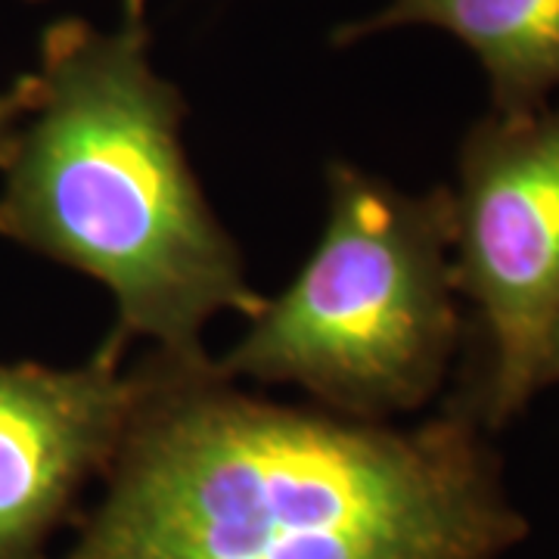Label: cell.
Listing matches in <instances>:
<instances>
[{
	"mask_svg": "<svg viewBox=\"0 0 559 559\" xmlns=\"http://www.w3.org/2000/svg\"><path fill=\"white\" fill-rule=\"evenodd\" d=\"M103 495L60 559H507L532 525L454 407L367 423L150 352Z\"/></svg>",
	"mask_w": 559,
	"mask_h": 559,
	"instance_id": "1",
	"label": "cell"
},
{
	"mask_svg": "<svg viewBox=\"0 0 559 559\" xmlns=\"http://www.w3.org/2000/svg\"><path fill=\"white\" fill-rule=\"evenodd\" d=\"M32 84L0 168V237L100 280L112 342L202 358V330L221 311L252 318L264 296L187 162L183 97L153 72L146 32L53 22Z\"/></svg>",
	"mask_w": 559,
	"mask_h": 559,
	"instance_id": "2",
	"label": "cell"
},
{
	"mask_svg": "<svg viewBox=\"0 0 559 559\" xmlns=\"http://www.w3.org/2000/svg\"><path fill=\"white\" fill-rule=\"evenodd\" d=\"M451 190L404 193L336 162L326 224L277 299L218 358L230 380L299 385L318 407L367 423L417 414L451 380L463 305L451 267Z\"/></svg>",
	"mask_w": 559,
	"mask_h": 559,
	"instance_id": "3",
	"label": "cell"
},
{
	"mask_svg": "<svg viewBox=\"0 0 559 559\" xmlns=\"http://www.w3.org/2000/svg\"><path fill=\"white\" fill-rule=\"evenodd\" d=\"M448 190L463 348L444 407L495 436L540 395L559 320V103L481 116L460 140Z\"/></svg>",
	"mask_w": 559,
	"mask_h": 559,
	"instance_id": "4",
	"label": "cell"
},
{
	"mask_svg": "<svg viewBox=\"0 0 559 559\" xmlns=\"http://www.w3.org/2000/svg\"><path fill=\"white\" fill-rule=\"evenodd\" d=\"M140 392V364L124 370L112 340L69 370L0 364V559H47L81 491L106 476Z\"/></svg>",
	"mask_w": 559,
	"mask_h": 559,
	"instance_id": "5",
	"label": "cell"
},
{
	"mask_svg": "<svg viewBox=\"0 0 559 559\" xmlns=\"http://www.w3.org/2000/svg\"><path fill=\"white\" fill-rule=\"evenodd\" d=\"M401 25L454 35L479 60L498 116H532L559 94V0H392L340 28L336 44Z\"/></svg>",
	"mask_w": 559,
	"mask_h": 559,
	"instance_id": "6",
	"label": "cell"
},
{
	"mask_svg": "<svg viewBox=\"0 0 559 559\" xmlns=\"http://www.w3.org/2000/svg\"><path fill=\"white\" fill-rule=\"evenodd\" d=\"M35 100V84L32 75H22L13 87L0 91V168L13 150V140L20 134V124L25 119V112L32 109Z\"/></svg>",
	"mask_w": 559,
	"mask_h": 559,
	"instance_id": "7",
	"label": "cell"
},
{
	"mask_svg": "<svg viewBox=\"0 0 559 559\" xmlns=\"http://www.w3.org/2000/svg\"><path fill=\"white\" fill-rule=\"evenodd\" d=\"M550 385H559V320L547 340V348H544V364H540V392L550 389Z\"/></svg>",
	"mask_w": 559,
	"mask_h": 559,
	"instance_id": "8",
	"label": "cell"
},
{
	"mask_svg": "<svg viewBox=\"0 0 559 559\" xmlns=\"http://www.w3.org/2000/svg\"><path fill=\"white\" fill-rule=\"evenodd\" d=\"M121 13L128 28H143V13H146V0H121Z\"/></svg>",
	"mask_w": 559,
	"mask_h": 559,
	"instance_id": "9",
	"label": "cell"
}]
</instances>
